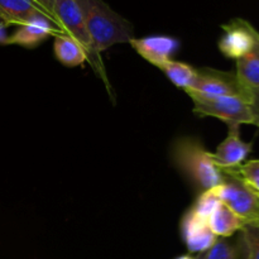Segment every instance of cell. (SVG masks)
Masks as SVG:
<instances>
[{"mask_svg": "<svg viewBox=\"0 0 259 259\" xmlns=\"http://www.w3.org/2000/svg\"><path fill=\"white\" fill-rule=\"evenodd\" d=\"M259 196V159H250L234 168H229Z\"/></svg>", "mask_w": 259, "mask_h": 259, "instance_id": "obj_18", "label": "cell"}, {"mask_svg": "<svg viewBox=\"0 0 259 259\" xmlns=\"http://www.w3.org/2000/svg\"><path fill=\"white\" fill-rule=\"evenodd\" d=\"M32 2L34 3L39 9H42L46 14L50 15V17L55 20V18H53V5H55L56 0H32Z\"/></svg>", "mask_w": 259, "mask_h": 259, "instance_id": "obj_22", "label": "cell"}, {"mask_svg": "<svg viewBox=\"0 0 259 259\" xmlns=\"http://www.w3.org/2000/svg\"><path fill=\"white\" fill-rule=\"evenodd\" d=\"M222 28L224 33L219 40V50L225 57L237 61L254 48L259 32L249 22L237 18Z\"/></svg>", "mask_w": 259, "mask_h": 259, "instance_id": "obj_7", "label": "cell"}, {"mask_svg": "<svg viewBox=\"0 0 259 259\" xmlns=\"http://www.w3.org/2000/svg\"><path fill=\"white\" fill-rule=\"evenodd\" d=\"M250 110L253 116V125L259 128V91H252L249 99Z\"/></svg>", "mask_w": 259, "mask_h": 259, "instance_id": "obj_21", "label": "cell"}, {"mask_svg": "<svg viewBox=\"0 0 259 259\" xmlns=\"http://www.w3.org/2000/svg\"><path fill=\"white\" fill-rule=\"evenodd\" d=\"M131 46L147 62L161 68L164 63L172 60V56L179 50L180 42L169 35H148L133 38Z\"/></svg>", "mask_w": 259, "mask_h": 259, "instance_id": "obj_10", "label": "cell"}, {"mask_svg": "<svg viewBox=\"0 0 259 259\" xmlns=\"http://www.w3.org/2000/svg\"><path fill=\"white\" fill-rule=\"evenodd\" d=\"M53 52L58 62L66 67H77L88 61L85 50L81 47L80 43L63 32L55 35Z\"/></svg>", "mask_w": 259, "mask_h": 259, "instance_id": "obj_12", "label": "cell"}, {"mask_svg": "<svg viewBox=\"0 0 259 259\" xmlns=\"http://www.w3.org/2000/svg\"><path fill=\"white\" fill-rule=\"evenodd\" d=\"M53 18L58 27L63 30V33L80 43L88 56V62L90 63L96 75L103 80L106 88L110 89V83H109L100 53L96 52V50L94 48L93 40H91L88 27H86L85 18H83L82 12L76 0H56L55 5H53Z\"/></svg>", "mask_w": 259, "mask_h": 259, "instance_id": "obj_3", "label": "cell"}, {"mask_svg": "<svg viewBox=\"0 0 259 259\" xmlns=\"http://www.w3.org/2000/svg\"><path fill=\"white\" fill-rule=\"evenodd\" d=\"M190 90L206 96L239 98L248 103L252 94L240 83L235 71H223L210 67L196 68V77Z\"/></svg>", "mask_w": 259, "mask_h": 259, "instance_id": "obj_6", "label": "cell"}, {"mask_svg": "<svg viewBox=\"0 0 259 259\" xmlns=\"http://www.w3.org/2000/svg\"><path fill=\"white\" fill-rule=\"evenodd\" d=\"M199 259H238V249L229 240L220 238L209 250L201 253Z\"/></svg>", "mask_w": 259, "mask_h": 259, "instance_id": "obj_20", "label": "cell"}, {"mask_svg": "<svg viewBox=\"0 0 259 259\" xmlns=\"http://www.w3.org/2000/svg\"><path fill=\"white\" fill-rule=\"evenodd\" d=\"M222 204L219 196H218V192L215 189L207 190V191L201 192L197 197V200L195 201V204L192 205L191 210L197 215V217L202 218L207 222L209 218L211 217L212 212L218 209V206Z\"/></svg>", "mask_w": 259, "mask_h": 259, "instance_id": "obj_17", "label": "cell"}, {"mask_svg": "<svg viewBox=\"0 0 259 259\" xmlns=\"http://www.w3.org/2000/svg\"><path fill=\"white\" fill-rule=\"evenodd\" d=\"M235 73L249 93L259 90V35L254 48L244 57L237 60Z\"/></svg>", "mask_w": 259, "mask_h": 259, "instance_id": "obj_15", "label": "cell"}, {"mask_svg": "<svg viewBox=\"0 0 259 259\" xmlns=\"http://www.w3.org/2000/svg\"><path fill=\"white\" fill-rule=\"evenodd\" d=\"M76 3L85 18L96 52H104L118 43H131L136 38L131 23L103 0H76Z\"/></svg>", "mask_w": 259, "mask_h": 259, "instance_id": "obj_2", "label": "cell"}, {"mask_svg": "<svg viewBox=\"0 0 259 259\" xmlns=\"http://www.w3.org/2000/svg\"><path fill=\"white\" fill-rule=\"evenodd\" d=\"M159 70L163 71L164 75L175 86L184 90L191 88L196 77V68L189 63L180 62V61L169 60Z\"/></svg>", "mask_w": 259, "mask_h": 259, "instance_id": "obj_16", "label": "cell"}, {"mask_svg": "<svg viewBox=\"0 0 259 259\" xmlns=\"http://www.w3.org/2000/svg\"><path fill=\"white\" fill-rule=\"evenodd\" d=\"M181 234L187 249L192 253H205L218 239L206 220L197 217L191 209L182 218Z\"/></svg>", "mask_w": 259, "mask_h": 259, "instance_id": "obj_11", "label": "cell"}, {"mask_svg": "<svg viewBox=\"0 0 259 259\" xmlns=\"http://www.w3.org/2000/svg\"><path fill=\"white\" fill-rule=\"evenodd\" d=\"M62 32L63 30L52 18L45 13H40L18 25L15 32L12 35H8L5 45H17L32 50L45 42L50 35H56Z\"/></svg>", "mask_w": 259, "mask_h": 259, "instance_id": "obj_8", "label": "cell"}, {"mask_svg": "<svg viewBox=\"0 0 259 259\" xmlns=\"http://www.w3.org/2000/svg\"><path fill=\"white\" fill-rule=\"evenodd\" d=\"M8 39V34H7V25L4 23L0 22V45H5Z\"/></svg>", "mask_w": 259, "mask_h": 259, "instance_id": "obj_23", "label": "cell"}, {"mask_svg": "<svg viewBox=\"0 0 259 259\" xmlns=\"http://www.w3.org/2000/svg\"><path fill=\"white\" fill-rule=\"evenodd\" d=\"M172 162L200 192L215 189L223 182L219 167L215 166L202 142L195 137L176 139L171 149Z\"/></svg>", "mask_w": 259, "mask_h": 259, "instance_id": "obj_1", "label": "cell"}, {"mask_svg": "<svg viewBox=\"0 0 259 259\" xmlns=\"http://www.w3.org/2000/svg\"><path fill=\"white\" fill-rule=\"evenodd\" d=\"M207 224L217 237L228 238L232 237L237 232H240L245 223L227 205L222 202L209 218Z\"/></svg>", "mask_w": 259, "mask_h": 259, "instance_id": "obj_14", "label": "cell"}, {"mask_svg": "<svg viewBox=\"0 0 259 259\" xmlns=\"http://www.w3.org/2000/svg\"><path fill=\"white\" fill-rule=\"evenodd\" d=\"M196 259H199V257H197V258H196Z\"/></svg>", "mask_w": 259, "mask_h": 259, "instance_id": "obj_26", "label": "cell"}, {"mask_svg": "<svg viewBox=\"0 0 259 259\" xmlns=\"http://www.w3.org/2000/svg\"><path fill=\"white\" fill-rule=\"evenodd\" d=\"M0 22H2V23H4V22H3V18H2V15H0ZM4 24H5V23H4Z\"/></svg>", "mask_w": 259, "mask_h": 259, "instance_id": "obj_25", "label": "cell"}, {"mask_svg": "<svg viewBox=\"0 0 259 259\" xmlns=\"http://www.w3.org/2000/svg\"><path fill=\"white\" fill-rule=\"evenodd\" d=\"M175 259H196V258H192V257H190V255H180V257H177Z\"/></svg>", "mask_w": 259, "mask_h": 259, "instance_id": "obj_24", "label": "cell"}, {"mask_svg": "<svg viewBox=\"0 0 259 259\" xmlns=\"http://www.w3.org/2000/svg\"><path fill=\"white\" fill-rule=\"evenodd\" d=\"M240 232L244 244V259H259V223L244 225Z\"/></svg>", "mask_w": 259, "mask_h": 259, "instance_id": "obj_19", "label": "cell"}, {"mask_svg": "<svg viewBox=\"0 0 259 259\" xmlns=\"http://www.w3.org/2000/svg\"><path fill=\"white\" fill-rule=\"evenodd\" d=\"M257 91H259V90H257Z\"/></svg>", "mask_w": 259, "mask_h": 259, "instance_id": "obj_27", "label": "cell"}, {"mask_svg": "<svg viewBox=\"0 0 259 259\" xmlns=\"http://www.w3.org/2000/svg\"><path fill=\"white\" fill-rule=\"evenodd\" d=\"M228 136L218 146L217 151L210 152L212 162L219 168H234L244 163L248 154L252 152L253 143H247L240 138V125L230 124Z\"/></svg>", "mask_w": 259, "mask_h": 259, "instance_id": "obj_9", "label": "cell"}, {"mask_svg": "<svg viewBox=\"0 0 259 259\" xmlns=\"http://www.w3.org/2000/svg\"><path fill=\"white\" fill-rule=\"evenodd\" d=\"M223 182L215 187L220 201L234 211L247 224L259 223V196L252 191L232 169L220 168Z\"/></svg>", "mask_w": 259, "mask_h": 259, "instance_id": "obj_4", "label": "cell"}, {"mask_svg": "<svg viewBox=\"0 0 259 259\" xmlns=\"http://www.w3.org/2000/svg\"><path fill=\"white\" fill-rule=\"evenodd\" d=\"M40 13L45 12L39 9L32 0H0V15L7 27L22 24L29 18Z\"/></svg>", "mask_w": 259, "mask_h": 259, "instance_id": "obj_13", "label": "cell"}, {"mask_svg": "<svg viewBox=\"0 0 259 259\" xmlns=\"http://www.w3.org/2000/svg\"><path fill=\"white\" fill-rule=\"evenodd\" d=\"M194 101V113L200 116H212L230 124H253L252 110L248 101L228 96H206L194 90H185Z\"/></svg>", "mask_w": 259, "mask_h": 259, "instance_id": "obj_5", "label": "cell"}]
</instances>
